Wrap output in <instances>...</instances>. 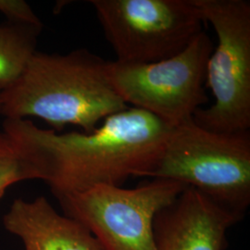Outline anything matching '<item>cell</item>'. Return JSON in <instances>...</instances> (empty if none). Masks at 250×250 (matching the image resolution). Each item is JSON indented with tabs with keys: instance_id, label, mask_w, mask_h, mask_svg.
<instances>
[{
	"instance_id": "obj_1",
	"label": "cell",
	"mask_w": 250,
	"mask_h": 250,
	"mask_svg": "<svg viewBox=\"0 0 250 250\" xmlns=\"http://www.w3.org/2000/svg\"><path fill=\"white\" fill-rule=\"evenodd\" d=\"M173 126L143 109L128 107L89 134H61L29 120L5 119L3 131L17 144L56 197L96 185L120 186L146 177Z\"/></svg>"
},
{
	"instance_id": "obj_2",
	"label": "cell",
	"mask_w": 250,
	"mask_h": 250,
	"mask_svg": "<svg viewBox=\"0 0 250 250\" xmlns=\"http://www.w3.org/2000/svg\"><path fill=\"white\" fill-rule=\"evenodd\" d=\"M109 63L85 48L36 51L19 80L0 94L1 115L38 118L57 133L67 125L92 133L106 118L129 107L112 84Z\"/></svg>"
},
{
	"instance_id": "obj_3",
	"label": "cell",
	"mask_w": 250,
	"mask_h": 250,
	"mask_svg": "<svg viewBox=\"0 0 250 250\" xmlns=\"http://www.w3.org/2000/svg\"><path fill=\"white\" fill-rule=\"evenodd\" d=\"M146 177L194 188L242 216L250 204V132H212L193 119L173 126Z\"/></svg>"
},
{
	"instance_id": "obj_4",
	"label": "cell",
	"mask_w": 250,
	"mask_h": 250,
	"mask_svg": "<svg viewBox=\"0 0 250 250\" xmlns=\"http://www.w3.org/2000/svg\"><path fill=\"white\" fill-rule=\"evenodd\" d=\"M206 22L217 35L206 66L205 85L214 103L196 111L193 121L218 133L250 131V2L194 0Z\"/></svg>"
},
{
	"instance_id": "obj_5",
	"label": "cell",
	"mask_w": 250,
	"mask_h": 250,
	"mask_svg": "<svg viewBox=\"0 0 250 250\" xmlns=\"http://www.w3.org/2000/svg\"><path fill=\"white\" fill-rule=\"evenodd\" d=\"M188 188L154 179L133 189L96 185L57 197L65 214L83 225L104 250H157L156 215Z\"/></svg>"
},
{
	"instance_id": "obj_6",
	"label": "cell",
	"mask_w": 250,
	"mask_h": 250,
	"mask_svg": "<svg viewBox=\"0 0 250 250\" xmlns=\"http://www.w3.org/2000/svg\"><path fill=\"white\" fill-rule=\"evenodd\" d=\"M122 63H151L183 51L203 31L194 0H91Z\"/></svg>"
},
{
	"instance_id": "obj_7",
	"label": "cell",
	"mask_w": 250,
	"mask_h": 250,
	"mask_svg": "<svg viewBox=\"0 0 250 250\" xmlns=\"http://www.w3.org/2000/svg\"><path fill=\"white\" fill-rule=\"evenodd\" d=\"M213 48L209 36L202 32L183 51L163 61L110 62V79L126 105L177 126L193 119L208 102L206 66Z\"/></svg>"
},
{
	"instance_id": "obj_8",
	"label": "cell",
	"mask_w": 250,
	"mask_h": 250,
	"mask_svg": "<svg viewBox=\"0 0 250 250\" xmlns=\"http://www.w3.org/2000/svg\"><path fill=\"white\" fill-rule=\"evenodd\" d=\"M241 216L188 187L156 215L157 250H224L227 230Z\"/></svg>"
},
{
	"instance_id": "obj_9",
	"label": "cell",
	"mask_w": 250,
	"mask_h": 250,
	"mask_svg": "<svg viewBox=\"0 0 250 250\" xmlns=\"http://www.w3.org/2000/svg\"><path fill=\"white\" fill-rule=\"evenodd\" d=\"M3 223L25 250H104L83 225L60 214L44 197L14 200Z\"/></svg>"
},
{
	"instance_id": "obj_10",
	"label": "cell",
	"mask_w": 250,
	"mask_h": 250,
	"mask_svg": "<svg viewBox=\"0 0 250 250\" xmlns=\"http://www.w3.org/2000/svg\"><path fill=\"white\" fill-rule=\"evenodd\" d=\"M42 27L7 23L0 25V94L21 76L36 53Z\"/></svg>"
},
{
	"instance_id": "obj_11",
	"label": "cell",
	"mask_w": 250,
	"mask_h": 250,
	"mask_svg": "<svg viewBox=\"0 0 250 250\" xmlns=\"http://www.w3.org/2000/svg\"><path fill=\"white\" fill-rule=\"evenodd\" d=\"M38 179L36 168L11 137L0 132V198L12 185Z\"/></svg>"
},
{
	"instance_id": "obj_12",
	"label": "cell",
	"mask_w": 250,
	"mask_h": 250,
	"mask_svg": "<svg viewBox=\"0 0 250 250\" xmlns=\"http://www.w3.org/2000/svg\"><path fill=\"white\" fill-rule=\"evenodd\" d=\"M0 13L9 20L10 23L43 27L35 11L24 0H0Z\"/></svg>"
},
{
	"instance_id": "obj_13",
	"label": "cell",
	"mask_w": 250,
	"mask_h": 250,
	"mask_svg": "<svg viewBox=\"0 0 250 250\" xmlns=\"http://www.w3.org/2000/svg\"><path fill=\"white\" fill-rule=\"evenodd\" d=\"M1 108H2V106H1V97H0V115H1Z\"/></svg>"
}]
</instances>
